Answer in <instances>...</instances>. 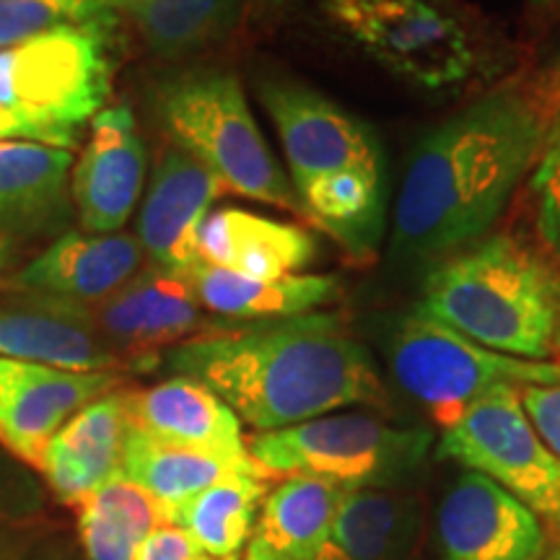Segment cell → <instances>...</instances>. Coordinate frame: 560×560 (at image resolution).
I'll return each mask as SVG.
<instances>
[{
	"label": "cell",
	"instance_id": "cell-37",
	"mask_svg": "<svg viewBox=\"0 0 560 560\" xmlns=\"http://www.w3.org/2000/svg\"><path fill=\"white\" fill-rule=\"evenodd\" d=\"M527 3L535 5V9H540V11L560 13V0H527Z\"/></svg>",
	"mask_w": 560,
	"mask_h": 560
},
{
	"label": "cell",
	"instance_id": "cell-15",
	"mask_svg": "<svg viewBox=\"0 0 560 560\" xmlns=\"http://www.w3.org/2000/svg\"><path fill=\"white\" fill-rule=\"evenodd\" d=\"M145 143L128 104L104 107L70 172V198L89 234H117L136 210L145 182Z\"/></svg>",
	"mask_w": 560,
	"mask_h": 560
},
{
	"label": "cell",
	"instance_id": "cell-26",
	"mask_svg": "<svg viewBox=\"0 0 560 560\" xmlns=\"http://www.w3.org/2000/svg\"><path fill=\"white\" fill-rule=\"evenodd\" d=\"M128 19L153 55L190 58L219 45L236 30L247 0H100Z\"/></svg>",
	"mask_w": 560,
	"mask_h": 560
},
{
	"label": "cell",
	"instance_id": "cell-7",
	"mask_svg": "<svg viewBox=\"0 0 560 560\" xmlns=\"http://www.w3.org/2000/svg\"><path fill=\"white\" fill-rule=\"evenodd\" d=\"M431 444L429 429L338 410L257 433L247 441V452L268 475H306L342 488H397L420 470Z\"/></svg>",
	"mask_w": 560,
	"mask_h": 560
},
{
	"label": "cell",
	"instance_id": "cell-17",
	"mask_svg": "<svg viewBox=\"0 0 560 560\" xmlns=\"http://www.w3.org/2000/svg\"><path fill=\"white\" fill-rule=\"evenodd\" d=\"M140 262L143 249L136 236L68 231L5 283L91 310L128 283Z\"/></svg>",
	"mask_w": 560,
	"mask_h": 560
},
{
	"label": "cell",
	"instance_id": "cell-18",
	"mask_svg": "<svg viewBox=\"0 0 560 560\" xmlns=\"http://www.w3.org/2000/svg\"><path fill=\"white\" fill-rule=\"evenodd\" d=\"M128 429L170 444L195 446L231 459H249L244 425L206 384L170 376L153 387L125 392Z\"/></svg>",
	"mask_w": 560,
	"mask_h": 560
},
{
	"label": "cell",
	"instance_id": "cell-36",
	"mask_svg": "<svg viewBox=\"0 0 560 560\" xmlns=\"http://www.w3.org/2000/svg\"><path fill=\"white\" fill-rule=\"evenodd\" d=\"M13 262V242L9 236L0 234V272H3Z\"/></svg>",
	"mask_w": 560,
	"mask_h": 560
},
{
	"label": "cell",
	"instance_id": "cell-24",
	"mask_svg": "<svg viewBox=\"0 0 560 560\" xmlns=\"http://www.w3.org/2000/svg\"><path fill=\"white\" fill-rule=\"evenodd\" d=\"M420 506L392 488H348L338 514L312 560H410L418 542Z\"/></svg>",
	"mask_w": 560,
	"mask_h": 560
},
{
	"label": "cell",
	"instance_id": "cell-41",
	"mask_svg": "<svg viewBox=\"0 0 560 560\" xmlns=\"http://www.w3.org/2000/svg\"><path fill=\"white\" fill-rule=\"evenodd\" d=\"M0 140H9V128H5L3 115H0Z\"/></svg>",
	"mask_w": 560,
	"mask_h": 560
},
{
	"label": "cell",
	"instance_id": "cell-35",
	"mask_svg": "<svg viewBox=\"0 0 560 560\" xmlns=\"http://www.w3.org/2000/svg\"><path fill=\"white\" fill-rule=\"evenodd\" d=\"M39 535L42 532L37 535H3L0 537V560H26Z\"/></svg>",
	"mask_w": 560,
	"mask_h": 560
},
{
	"label": "cell",
	"instance_id": "cell-12",
	"mask_svg": "<svg viewBox=\"0 0 560 560\" xmlns=\"http://www.w3.org/2000/svg\"><path fill=\"white\" fill-rule=\"evenodd\" d=\"M439 560H540L548 529L486 475L459 472L433 514Z\"/></svg>",
	"mask_w": 560,
	"mask_h": 560
},
{
	"label": "cell",
	"instance_id": "cell-11",
	"mask_svg": "<svg viewBox=\"0 0 560 560\" xmlns=\"http://www.w3.org/2000/svg\"><path fill=\"white\" fill-rule=\"evenodd\" d=\"M91 314L104 342L136 369H151L161 348H174L226 325L202 314L190 278L153 265L138 270L112 296L91 306Z\"/></svg>",
	"mask_w": 560,
	"mask_h": 560
},
{
	"label": "cell",
	"instance_id": "cell-4",
	"mask_svg": "<svg viewBox=\"0 0 560 560\" xmlns=\"http://www.w3.org/2000/svg\"><path fill=\"white\" fill-rule=\"evenodd\" d=\"M350 47L425 94H452L495 68L499 50L480 13L462 0H317Z\"/></svg>",
	"mask_w": 560,
	"mask_h": 560
},
{
	"label": "cell",
	"instance_id": "cell-21",
	"mask_svg": "<svg viewBox=\"0 0 560 560\" xmlns=\"http://www.w3.org/2000/svg\"><path fill=\"white\" fill-rule=\"evenodd\" d=\"M202 262L249 278L299 276L317 255V240L299 223L276 221L244 208L208 213L198 234Z\"/></svg>",
	"mask_w": 560,
	"mask_h": 560
},
{
	"label": "cell",
	"instance_id": "cell-8",
	"mask_svg": "<svg viewBox=\"0 0 560 560\" xmlns=\"http://www.w3.org/2000/svg\"><path fill=\"white\" fill-rule=\"evenodd\" d=\"M384 355L400 389L441 429L499 387L522 389L529 384L560 382V363L495 353L420 310L395 319Z\"/></svg>",
	"mask_w": 560,
	"mask_h": 560
},
{
	"label": "cell",
	"instance_id": "cell-31",
	"mask_svg": "<svg viewBox=\"0 0 560 560\" xmlns=\"http://www.w3.org/2000/svg\"><path fill=\"white\" fill-rule=\"evenodd\" d=\"M45 495L47 490L32 467L0 446V537L42 532Z\"/></svg>",
	"mask_w": 560,
	"mask_h": 560
},
{
	"label": "cell",
	"instance_id": "cell-2",
	"mask_svg": "<svg viewBox=\"0 0 560 560\" xmlns=\"http://www.w3.org/2000/svg\"><path fill=\"white\" fill-rule=\"evenodd\" d=\"M164 366L206 384L257 433L384 400L374 359L338 312L221 325L170 348Z\"/></svg>",
	"mask_w": 560,
	"mask_h": 560
},
{
	"label": "cell",
	"instance_id": "cell-29",
	"mask_svg": "<svg viewBox=\"0 0 560 560\" xmlns=\"http://www.w3.org/2000/svg\"><path fill=\"white\" fill-rule=\"evenodd\" d=\"M75 509L86 560H136L145 537L164 524L159 503L122 472L112 475Z\"/></svg>",
	"mask_w": 560,
	"mask_h": 560
},
{
	"label": "cell",
	"instance_id": "cell-34",
	"mask_svg": "<svg viewBox=\"0 0 560 560\" xmlns=\"http://www.w3.org/2000/svg\"><path fill=\"white\" fill-rule=\"evenodd\" d=\"M136 560H202V556L185 532L164 522L145 537Z\"/></svg>",
	"mask_w": 560,
	"mask_h": 560
},
{
	"label": "cell",
	"instance_id": "cell-22",
	"mask_svg": "<svg viewBox=\"0 0 560 560\" xmlns=\"http://www.w3.org/2000/svg\"><path fill=\"white\" fill-rule=\"evenodd\" d=\"M348 488L289 475L265 493L244 560H312L325 545Z\"/></svg>",
	"mask_w": 560,
	"mask_h": 560
},
{
	"label": "cell",
	"instance_id": "cell-28",
	"mask_svg": "<svg viewBox=\"0 0 560 560\" xmlns=\"http://www.w3.org/2000/svg\"><path fill=\"white\" fill-rule=\"evenodd\" d=\"M301 213L353 257L374 255L384 229V166H355L296 190Z\"/></svg>",
	"mask_w": 560,
	"mask_h": 560
},
{
	"label": "cell",
	"instance_id": "cell-1",
	"mask_svg": "<svg viewBox=\"0 0 560 560\" xmlns=\"http://www.w3.org/2000/svg\"><path fill=\"white\" fill-rule=\"evenodd\" d=\"M550 117L522 86H499L425 132L410 153L392 257L429 265L488 236L535 166Z\"/></svg>",
	"mask_w": 560,
	"mask_h": 560
},
{
	"label": "cell",
	"instance_id": "cell-19",
	"mask_svg": "<svg viewBox=\"0 0 560 560\" xmlns=\"http://www.w3.org/2000/svg\"><path fill=\"white\" fill-rule=\"evenodd\" d=\"M73 153L34 140H0V234L39 240L73 215Z\"/></svg>",
	"mask_w": 560,
	"mask_h": 560
},
{
	"label": "cell",
	"instance_id": "cell-27",
	"mask_svg": "<svg viewBox=\"0 0 560 560\" xmlns=\"http://www.w3.org/2000/svg\"><path fill=\"white\" fill-rule=\"evenodd\" d=\"M268 472H240L164 511L208 560H236L268 493Z\"/></svg>",
	"mask_w": 560,
	"mask_h": 560
},
{
	"label": "cell",
	"instance_id": "cell-5",
	"mask_svg": "<svg viewBox=\"0 0 560 560\" xmlns=\"http://www.w3.org/2000/svg\"><path fill=\"white\" fill-rule=\"evenodd\" d=\"M120 19L60 26L0 50V115L9 140L73 151L81 130L107 107Z\"/></svg>",
	"mask_w": 560,
	"mask_h": 560
},
{
	"label": "cell",
	"instance_id": "cell-30",
	"mask_svg": "<svg viewBox=\"0 0 560 560\" xmlns=\"http://www.w3.org/2000/svg\"><path fill=\"white\" fill-rule=\"evenodd\" d=\"M120 19L100 0H0V50L60 26Z\"/></svg>",
	"mask_w": 560,
	"mask_h": 560
},
{
	"label": "cell",
	"instance_id": "cell-9",
	"mask_svg": "<svg viewBox=\"0 0 560 560\" xmlns=\"http://www.w3.org/2000/svg\"><path fill=\"white\" fill-rule=\"evenodd\" d=\"M436 454L486 475L520 499L548 535L560 537V467L532 429L520 389L499 387L480 397L465 416L446 425Z\"/></svg>",
	"mask_w": 560,
	"mask_h": 560
},
{
	"label": "cell",
	"instance_id": "cell-13",
	"mask_svg": "<svg viewBox=\"0 0 560 560\" xmlns=\"http://www.w3.org/2000/svg\"><path fill=\"white\" fill-rule=\"evenodd\" d=\"M120 387L117 371H66L0 359V446L39 470L55 433L89 402Z\"/></svg>",
	"mask_w": 560,
	"mask_h": 560
},
{
	"label": "cell",
	"instance_id": "cell-32",
	"mask_svg": "<svg viewBox=\"0 0 560 560\" xmlns=\"http://www.w3.org/2000/svg\"><path fill=\"white\" fill-rule=\"evenodd\" d=\"M529 195L535 202L537 234L556 260H560V112L550 120L542 149L529 172Z\"/></svg>",
	"mask_w": 560,
	"mask_h": 560
},
{
	"label": "cell",
	"instance_id": "cell-20",
	"mask_svg": "<svg viewBox=\"0 0 560 560\" xmlns=\"http://www.w3.org/2000/svg\"><path fill=\"white\" fill-rule=\"evenodd\" d=\"M125 433V389L89 402L55 433L42 454L39 472L58 501L79 506L120 472Z\"/></svg>",
	"mask_w": 560,
	"mask_h": 560
},
{
	"label": "cell",
	"instance_id": "cell-10",
	"mask_svg": "<svg viewBox=\"0 0 560 560\" xmlns=\"http://www.w3.org/2000/svg\"><path fill=\"white\" fill-rule=\"evenodd\" d=\"M257 94L276 122L293 190L355 166H384L374 130L306 83L268 75Z\"/></svg>",
	"mask_w": 560,
	"mask_h": 560
},
{
	"label": "cell",
	"instance_id": "cell-38",
	"mask_svg": "<svg viewBox=\"0 0 560 560\" xmlns=\"http://www.w3.org/2000/svg\"><path fill=\"white\" fill-rule=\"evenodd\" d=\"M552 355H556V363H560V314H558V325H556V335H552Z\"/></svg>",
	"mask_w": 560,
	"mask_h": 560
},
{
	"label": "cell",
	"instance_id": "cell-33",
	"mask_svg": "<svg viewBox=\"0 0 560 560\" xmlns=\"http://www.w3.org/2000/svg\"><path fill=\"white\" fill-rule=\"evenodd\" d=\"M522 408L527 412L532 429L552 454L560 467V382L558 384H529L520 389Z\"/></svg>",
	"mask_w": 560,
	"mask_h": 560
},
{
	"label": "cell",
	"instance_id": "cell-14",
	"mask_svg": "<svg viewBox=\"0 0 560 560\" xmlns=\"http://www.w3.org/2000/svg\"><path fill=\"white\" fill-rule=\"evenodd\" d=\"M0 359L66 371L128 369L96 330L89 306L0 280Z\"/></svg>",
	"mask_w": 560,
	"mask_h": 560
},
{
	"label": "cell",
	"instance_id": "cell-3",
	"mask_svg": "<svg viewBox=\"0 0 560 560\" xmlns=\"http://www.w3.org/2000/svg\"><path fill=\"white\" fill-rule=\"evenodd\" d=\"M418 310L495 353L548 361L560 270L529 242L499 231L433 265Z\"/></svg>",
	"mask_w": 560,
	"mask_h": 560
},
{
	"label": "cell",
	"instance_id": "cell-25",
	"mask_svg": "<svg viewBox=\"0 0 560 560\" xmlns=\"http://www.w3.org/2000/svg\"><path fill=\"white\" fill-rule=\"evenodd\" d=\"M120 472L143 488L161 511L177 506L190 495L240 472H265L255 459H231L223 454L170 444L128 429Z\"/></svg>",
	"mask_w": 560,
	"mask_h": 560
},
{
	"label": "cell",
	"instance_id": "cell-39",
	"mask_svg": "<svg viewBox=\"0 0 560 560\" xmlns=\"http://www.w3.org/2000/svg\"><path fill=\"white\" fill-rule=\"evenodd\" d=\"M540 560H560V537H558V542L552 545L550 550H545V556Z\"/></svg>",
	"mask_w": 560,
	"mask_h": 560
},
{
	"label": "cell",
	"instance_id": "cell-40",
	"mask_svg": "<svg viewBox=\"0 0 560 560\" xmlns=\"http://www.w3.org/2000/svg\"><path fill=\"white\" fill-rule=\"evenodd\" d=\"M552 100L560 104V68L556 70V81H552Z\"/></svg>",
	"mask_w": 560,
	"mask_h": 560
},
{
	"label": "cell",
	"instance_id": "cell-23",
	"mask_svg": "<svg viewBox=\"0 0 560 560\" xmlns=\"http://www.w3.org/2000/svg\"><path fill=\"white\" fill-rule=\"evenodd\" d=\"M190 283L202 310L234 322L301 317L340 296V278L335 276L299 272L283 278H249L208 262H200L190 272Z\"/></svg>",
	"mask_w": 560,
	"mask_h": 560
},
{
	"label": "cell",
	"instance_id": "cell-16",
	"mask_svg": "<svg viewBox=\"0 0 560 560\" xmlns=\"http://www.w3.org/2000/svg\"><path fill=\"white\" fill-rule=\"evenodd\" d=\"M226 187L213 172L185 151H164L153 170L149 192L138 215V244L153 268L190 278L202 262L198 234L208 210Z\"/></svg>",
	"mask_w": 560,
	"mask_h": 560
},
{
	"label": "cell",
	"instance_id": "cell-6",
	"mask_svg": "<svg viewBox=\"0 0 560 560\" xmlns=\"http://www.w3.org/2000/svg\"><path fill=\"white\" fill-rule=\"evenodd\" d=\"M151 102L153 117L174 149L213 172L226 192L301 213L289 174L272 156L247 94L231 70L210 66L174 70L153 86Z\"/></svg>",
	"mask_w": 560,
	"mask_h": 560
},
{
	"label": "cell",
	"instance_id": "cell-42",
	"mask_svg": "<svg viewBox=\"0 0 560 560\" xmlns=\"http://www.w3.org/2000/svg\"><path fill=\"white\" fill-rule=\"evenodd\" d=\"M202 560H208V558H202Z\"/></svg>",
	"mask_w": 560,
	"mask_h": 560
}]
</instances>
